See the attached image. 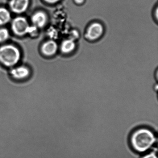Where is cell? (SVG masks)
Segmentation results:
<instances>
[{
    "label": "cell",
    "instance_id": "6da1fadb",
    "mask_svg": "<svg viewBox=\"0 0 158 158\" xmlns=\"http://www.w3.org/2000/svg\"><path fill=\"white\" fill-rule=\"evenodd\" d=\"M157 140L154 130L146 126L134 129L130 133L128 139L132 150L137 153L147 152L153 147Z\"/></svg>",
    "mask_w": 158,
    "mask_h": 158
},
{
    "label": "cell",
    "instance_id": "7a4b0ae2",
    "mask_svg": "<svg viewBox=\"0 0 158 158\" xmlns=\"http://www.w3.org/2000/svg\"><path fill=\"white\" fill-rule=\"evenodd\" d=\"M19 49L12 45H5L0 47V63L6 67H13L21 59Z\"/></svg>",
    "mask_w": 158,
    "mask_h": 158
},
{
    "label": "cell",
    "instance_id": "ba28073f",
    "mask_svg": "<svg viewBox=\"0 0 158 158\" xmlns=\"http://www.w3.org/2000/svg\"><path fill=\"white\" fill-rule=\"evenodd\" d=\"M30 74V71L26 66H20L13 68L10 71V74L16 79H23L26 78Z\"/></svg>",
    "mask_w": 158,
    "mask_h": 158
},
{
    "label": "cell",
    "instance_id": "277c9868",
    "mask_svg": "<svg viewBox=\"0 0 158 158\" xmlns=\"http://www.w3.org/2000/svg\"><path fill=\"white\" fill-rule=\"evenodd\" d=\"M103 26L98 23H93L89 26L87 30L86 36L90 40H95L99 38L103 33Z\"/></svg>",
    "mask_w": 158,
    "mask_h": 158
},
{
    "label": "cell",
    "instance_id": "7c38bea8",
    "mask_svg": "<svg viewBox=\"0 0 158 158\" xmlns=\"http://www.w3.org/2000/svg\"><path fill=\"white\" fill-rule=\"evenodd\" d=\"M156 152H157V150H154L143 155L140 158H158Z\"/></svg>",
    "mask_w": 158,
    "mask_h": 158
},
{
    "label": "cell",
    "instance_id": "8992f818",
    "mask_svg": "<svg viewBox=\"0 0 158 158\" xmlns=\"http://www.w3.org/2000/svg\"><path fill=\"white\" fill-rule=\"evenodd\" d=\"M58 45L54 40H49L44 42L41 47V51L46 56H53L58 50Z\"/></svg>",
    "mask_w": 158,
    "mask_h": 158
},
{
    "label": "cell",
    "instance_id": "4fadbf2b",
    "mask_svg": "<svg viewBox=\"0 0 158 158\" xmlns=\"http://www.w3.org/2000/svg\"><path fill=\"white\" fill-rule=\"evenodd\" d=\"M78 37H79V34L77 30H73L71 32V38H70L71 39L74 40L78 38Z\"/></svg>",
    "mask_w": 158,
    "mask_h": 158
},
{
    "label": "cell",
    "instance_id": "3957f363",
    "mask_svg": "<svg viewBox=\"0 0 158 158\" xmlns=\"http://www.w3.org/2000/svg\"><path fill=\"white\" fill-rule=\"evenodd\" d=\"M12 31L16 35L23 36L29 34L30 26L26 18L18 16L12 21L11 25Z\"/></svg>",
    "mask_w": 158,
    "mask_h": 158
},
{
    "label": "cell",
    "instance_id": "8fae6325",
    "mask_svg": "<svg viewBox=\"0 0 158 158\" xmlns=\"http://www.w3.org/2000/svg\"><path fill=\"white\" fill-rule=\"evenodd\" d=\"M9 30L6 28H0V43L7 41L10 37Z\"/></svg>",
    "mask_w": 158,
    "mask_h": 158
},
{
    "label": "cell",
    "instance_id": "30bf717a",
    "mask_svg": "<svg viewBox=\"0 0 158 158\" xmlns=\"http://www.w3.org/2000/svg\"><path fill=\"white\" fill-rule=\"evenodd\" d=\"M11 14L6 8H0V26L4 25L10 21Z\"/></svg>",
    "mask_w": 158,
    "mask_h": 158
},
{
    "label": "cell",
    "instance_id": "52a82bcc",
    "mask_svg": "<svg viewBox=\"0 0 158 158\" xmlns=\"http://www.w3.org/2000/svg\"><path fill=\"white\" fill-rule=\"evenodd\" d=\"M47 21L48 17L46 14L44 12H37L31 17V22L33 26L37 28H42L45 27Z\"/></svg>",
    "mask_w": 158,
    "mask_h": 158
},
{
    "label": "cell",
    "instance_id": "5bb4252c",
    "mask_svg": "<svg viewBox=\"0 0 158 158\" xmlns=\"http://www.w3.org/2000/svg\"><path fill=\"white\" fill-rule=\"evenodd\" d=\"M45 2L47 3H49V4H54L58 2L60 0H44Z\"/></svg>",
    "mask_w": 158,
    "mask_h": 158
},
{
    "label": "cell",
    "instance_id": "5b68a950",
    "mask_svg": "<svg viewBox=\"0 0 158 158\" xmlns=\"http://www.w3.org/2000/svg\"><path fill=\"white\" fill-rule=\"evenodd\" d=\"M29 3V0H10V9L14 13L22 14L27 10Z\"/></svg>",
    "mask_w": 158,
    "mask_h": 158
},
{
    "label": "cell",
    "instance_id": "9c48e42d",
    "mask_svg": "<svg viewBox=\"0 0 158 158\" xmlns=\"http://www.w3.org/2000/svg\"><path fill=\"white\" fill-rule=\"evenodd\" d=\"M75 48L76 44L74 40L69 39L63 41L61 45L60 49L63 53L68 54L73 51Z\"/></svg>",
    "mask_w": 158,
    "mask_h": 158
},
{
    "label": "cell",
    "instance_id": "9a60e30c",
    "mask_svg": "<svg viewBox=\"0 0 158 158\" xmlns=\"http://www.w3.org/2000/svg\"><path fill=\"white\" fill-rule=\"evenodd\" d=\"M74 1L76 3H77V4H80L83 3L85 0H74Z\"/></svg>",
    "mask_w": 158,
    "mask_h": 158
}]
</instances>
